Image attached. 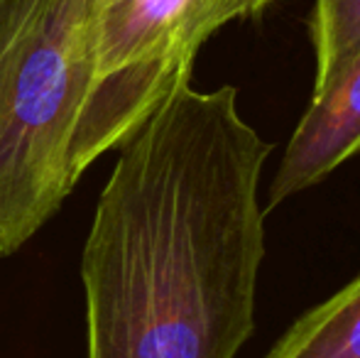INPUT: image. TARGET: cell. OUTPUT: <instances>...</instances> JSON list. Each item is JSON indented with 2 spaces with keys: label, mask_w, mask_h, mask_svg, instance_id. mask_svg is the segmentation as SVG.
Returning <instances> with one entry per match:
<instances>
[{
  "label": "cell",
  "mask_w": 360,
  "mask_h": 358,
  "mask_svg": "<svg viewBox=\"0 0 360 358\" xmlns=\"http://www.w3.org/2000/svg\"><path fill=\"white\" fill-rule=\"evenodd\" d=\"M272 0H105L91 91L69 148L74 184L133 133L184 82L199 49L226 25L252 20Z\"/></svg>",
  "instance_id": "3"
},
{
  "label": "cell",
  "mask_w": 360,
  "mask_h": 358,
  "mask_svg": "<svg viewBox=\"0 0 360 358\" xmlns=\"http://www.w3.org/2000/svg\"><path fill=\"white\" fill-rule=\"evenodd\" d=\"M103 0H0V255L74 189L69 148L94 84Z\"/></svg>",
  "instance_id": "2"
},
{
  "label": "cell",
  "mask_w": 360,
  "mask_h": 358,
  "mask_svg": "<svg viewBox=\"0 0 360 358\" xmlns=\"http://www.w3.org/2000/svg\"><path fill=\"white\" fill-rule=\"evenodd\" d=\"M265 358H360V277L294 319Z\"/></svg>",
  "instance_id": "5"
},
{
  "label": "cell",
  "mask_w": 360,
  "mask_h": 358,
  "mask_svg": "<svg viewBox=\"0 0 360 358\" xmlns=\"http://www.w3.org/2000/svg\"><path fill=\"white\" fill-rule=\"evenodd\" d=\"M103 3H105V0H103Z\"/></svg>",
  "instance_id": "7"
},
{
  "label": "cell",
  "mask_w": 360,
  "mask_h": 358,
  "mask_svg": "<svg viewBox=\"0 0 360 358\" xmlns=\"http://www.w3.org/2000/svg\"><path fill=\"white\" fill-rule=\"evenodd\" d=\"M360 153V52L309 98L267 189L265 209L321 184Z\"/></svg>",
  "instance_id": "4"
},
{
  "label": "cell",
  "mask_w": 360,
  "mask_h": 358,
  "mask_svg": "<svg viewBox=\"0 0 360 358\" xmlns=\"http://www.w3.org/2000/svg\"><path fill=\"white\" fill-rule=\"evenodd\" d=\"M309 37L314 49V96L360 52V0H314Z\"/></svg>",
  "instance_id": "6"
},
{
  "label": "cell",
  "mask_w": 360,
  "mask_h": 358,
  "mask_svg": "<svg viewBox=\"0 0 360 358\" xmlns=\"http://www.w3.org/2000/svg\"><path fill=\"white\" fill-rule=\"evenodd\" d=\"M275 145L236 87L184 82L120 148L81 253L86 358H236L267 255Z\"/></svg>",
  "instance_id": "1"
}]
</instances>
